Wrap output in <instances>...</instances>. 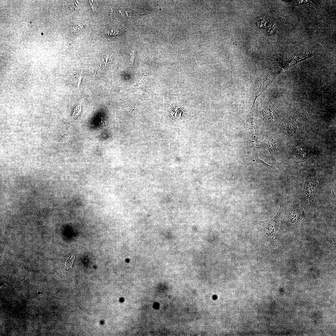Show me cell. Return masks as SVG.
<instances>
[{
  "label": "cell",
  "instance_id": "obj_1",
  "mask_svg": "<svg viewBox=\"0 0 336 336\" xmlns=\"http://www.w3.org/2000/svg\"><path fill=\"white\" fill-rule=\"evenodd\" d=\"M284 203L282 202L278 212L273 218L261 222L264 227L261 232L262 239L264 244L270 250L274 249L275 234L280 225V220L284 208Z\"/></svg>",
  "mask_w": 336,
  "mask_h": 336
},
{
  "label": "cell",
  "instance_id": "obj_2",
  "mask_svg": "<svg viewBox=\"0 0 336 336\" xmlns=\"http://www.w3.org/2000/svg\"><path fill=\"white\" fill-rule=\"evenodd\" d=\"M320 177L317 171L309 170L305 177L303 194V203L305 207H310L317 192Z\"/></svg>",
  "mask_w": 336,
  "mask_h": 336
},
{
  "label": "cell",
  "instance_id": "obj_3",
  "mask_svg": "<svg viewBox=\"0 0 336 336\" xmlns=\"http://www.w3.org/2000/svg\"><path fill=\"white\" fill-rule=\"evenodd\" d=\"M307 113L299 112L289 114L285 122V128L289 135L296 137L305 131L308 126Z\"/></svg>",
  "mask_w": 336,
  "mask_h": 336
},
{
  "label": "cell",
  "instance_id": "obj_4",
  "mask_svg": "<svg viewBox=\"0 0 336 336\" xmlns=\"http://www.w3.org/2000/svg\"><path fill=\"white\" fill-rule=\"evenodd\" d=\"M312 141L305 138L296 141L288 151L291 159L295 161L303 162L311 156L313 149Z\"/></svg>",
  "mask_w": 336,
  "mask_h": 336
},
{
  "label": "cell",
  "instance_id": "obj_5",
  "mask_svg": "<svg viewBox=\"0 0 336 336\" xmlns=\"http://www.w3.org/2000/svg\"><path fill=\"white\" fill-rule=\"evenodd\" d=\"M264 107L262 114L267 126H271L283 117L282 111L276 108L268 96L264 102Z\"/></svg>",
  "mask_w": 336,
  "mask_h": 336
},
{
  "label": "cell",
  "instance_id": "obj_6",
  "mask_svg": "<svg viewBox=\"0 0 336 336\" xmlns=\"http://www.w3.org/2000/svg\"><path fill=\"white\" fill-rule=\"evenodd\" d=\"M287 219L292 226L297 225L305 219L304 212L298 199L294 200L289 206Z\"/></svg>",
  "mask_w": 336,
  "mask_h": 336
},
{
  "label": "cell",
  "instance_id": "obj_7",
  "mask_svg": "<svg viewBox=\"0 0 336 336\" xmlns=\"http://www.w3.org/2000/svg\"><path fill=\"white\" fill-rule=\"evenodd\" d=\"M277 142L270 135H267L261 145L267 148L270 153L273 159L277 150Z\"/></svg>",
  "mask_w": 336,
  "mask_h": 336
},
{
  "label": "cell",
  "instance_id": "obj_8",
  "mask_svg": "<svg viewBox=\"0 0 336 336\" xmlns=\"http://www.w3.org/2000/svg\"><path fill=\"white\" fill-rule=\"evenodd\" d=\"M84 27L82 24H77L73 26L71 29V31L72 33L79 32L83 30Z\"/></svg>",
  "mask_w": 336,
  "mask_h": 336
},
{
  "label": "cell",
  "instance_id": "obj_9",
  "mask_svg": "<svg viewBox=\"0 0 336 336\" xmlns=\"http://www.w3.org/2000/svg\"><path fill=\"white\" fill-rule=\"evenodd\" d=\"M320 233L324 236V237L327 240V241L330 244L331 246L332 247V248L335 249L336 244L334 241L331 238H330L329 236L326 235V234H325L321 232H320Z\"/></svg>",
  "mask_w": 336,
  "mask_h": 336
},
{
  "label": "cell",
  "instance_id": "obj_10",
  "mask_svg": "<svg viewBox=\"0 0 336 336\" xmlns=\"http://www.w3.org/2000/svg\"><path fill=\"white\" fill-rule=\"evenodd\" d=\"M74 259V255L71 256L69 257L68 259L66 261V265L67 267L69 268L71 267L72 265Z\"/></svg>",
  "mask_w": 336,
  "mask_h": 336
},
{
  "label": "cell",
  "instance_id": "obj_11",
  "mask_svg": "<svg viewBox=\"0 0 336 336\" xmlns=\"http://www.w3.org/2000/svg\"><path fill=\"white\" fill-rule=\"evenodd\" d=\"M135 51H133L132 52L131 54V57L130 58V62L131 64L133 65V63L134 58L135 56Z\"/></svg>",
  "mask_w": 336,
  "mask_h": 336
},
{
  "label": "cell",
  "instance_id": "obj_12",
  "mask_svg": "<svg viewBox=\"0 0 336 336\" xmlns=\"http://www.w3.org/2000/svg\"><path fill=\"white\" fill-rule=\"evenodd\" d=\"M83 77V76L82 75V74H81L80 75L79 77L78 78V83L77 84L78 88L79 87Z\"/></svg>",
  "mask_w": 336,
  "mask_h": 336
},
{
  "label": "cell",
  "instance_id": "obj_13",
  "mask_svg": "<svg viewBox=\"0 0 336 336\" xmlns=\"http://www.w3.org/2000/svg\"><path fill=\"white\" fill-rule=\"evenodd\" d=\"M105 60L106 63H107L108 62V58L107 57H106L105 58Z\"/></svg>",
  "mask_w": 336,
  "mask_h": 336
}]
</instances>
